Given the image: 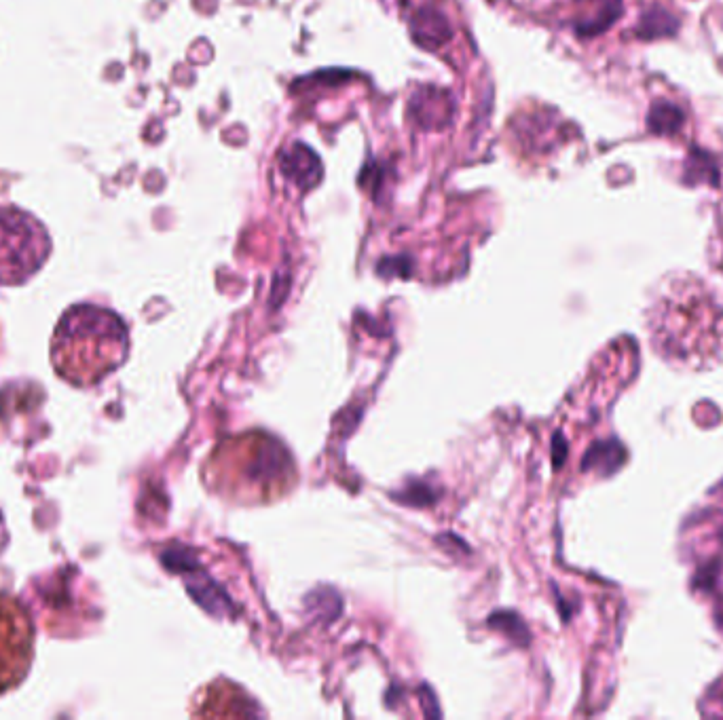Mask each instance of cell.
<instances>
[{
  "label": "cell",
  "instance_id": "3",
  "mask_svg": "<svg viewBox=\"0 0 723 720\" xmlns=\"http://www.w3.org/2000/svg\"><path fill=\"white\" fill-rule=\"evenodd\" d=\"M229 450L237 467L235 480L244 482L239 488L246 486V495L275 497L292 482L290 454L269 435H250Z\"/></svg>",
  "mask_w": 723,
  "mask_h": 720
},
{
  "label": "cell",
  "instance_id": "5",
  "mask_svg": "<svg viewBox=\"0 0 723 720\" xmlns=\"http://www.w3.org/2000/svg\"><path fill=\"white\" fill-rule=\"evenodd\" d=\"M683 123V115L677 106L671 104H656L650 112V127L656 134H673Z\"/></svg>",
  "mask_w": 723,
  "mask_h": 720
},
{
  "label": "cell",
  "instance_id": "2",
  "mask_svg": "<svg viewBox=\"0 0 723 720\" xmlns=\"http://www.w3.org/2000/svg\"><path fill=\"white\" fill-rule=\"evenodd\" d=\"M51 250L47 231L30 214L0 210V286H17L43 267Z\"/></svg>",
  "mask_w": 723,
  "mask_h": 720
},
{
  "label": "cell",
  "instance_id": "4",
  "mask_svg": "<svg viewBox=\"0 0 723 720\" xmlns=\"http://www.w3.org/2000/svg\"><path fill=\"white\" fill-rule=\"evenodd\" d=\"M34 630L24 606L0 594V695L20 687L34 657Z\"/></svg>",
  "mask_w": 723,
  "mask_h": 720
},
{
  "label": "cell",
  "instance_id": "1",
  "mask_svg": "<svg viewBox=\"0 0 723 720\" xmlns=\"http://www.w3.org/2000/svg\"><path fill=\"white\" fill-rule=\"evenodd\" d=\"M123 319L96 305L68 309L51 338L53 370L72 387H94L127 357Z\"/></svg>",
  "mask_w": 723,
  "mask_h": 720
}]
</instances>
